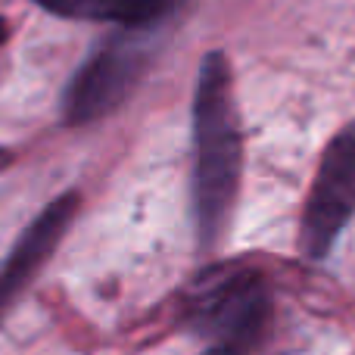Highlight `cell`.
I'll use <instances>...</instances> for the list:
<instances>
[{"instance_id": "3", "label": "cell", "mask_w": 355, "mask_h": 355, "mask_svg": "<svg viewBox=\"0 0 355 355\" xmlns=\"http://www.w3.org/2000/svg\"><path fill=\"white\" fill-rule=\"evenodd\" d=\"M355 215V122L343 125L324 147L300 225V246L321 262Z\"/></svg>"}, {"instance_id": "9", "label": "cell", "mask_w": 355, "mask_h": 355, "mask_svg": "<svg viewBox=\"0 0 355 355\" xmlns=\"http://www.w3.org/2000/svg\"><path fill=\"white\" fill-rule=\"evenodd\" d=\"M162 3H166V10H168V12H172V10H175V6H178V3H181V0H162Z\"/></svg>"}, {"instance_id": "2", "label": "cell", "mask_w": 355, "mask_h": 355, "mask_svg": "<svg viewBox=\"0 0 355 355\" xmlns=\"http://www.w3.org/2000/svg\"><path fill=\"white\" fill-rule=\"evenodd\" d=\"M275 315L271 287L262 271L221 265L193 281L184 296V324L209 346L250 355L265 340Z\"/></svg>"}, {"instance_id": "6", "label": "cell", "mask_w": 355, "mask_h": 355, "mask_svg": "<svg viewBox=\"0 0 355 355\" xmlns=\"http://www.w3.org/2000/svg\"><path fill=\"white\" fill-rule=\"evenodd\" d=\"M47 12L62 19H94V22H119L125 28H153L168 16L162 0H35Z\"/></svg>"}, {"instance_id": "8", "label": "cell", "mask_w": 355, "mask_h": 355, "mask_svg": "<svg viewBox=\"0 0 355 355\" xmlns=\"http://www.w3.org/2000/svg\"><path fill=\"white\" fill-rule=\"evenodd\" d=\"M202 355H237V352H231V349H221V346H209Z\"/></svg>"}, {"instance_id": "4", "label": "cell", "mask_w": 355, "mask_h": 355, "mask_svg": "<svg viewBox=\"0 0 355 355\" xmlns=\"http://www.w3.org/2000/svg\"><path fill=\"white\" fill-rule=\"evenodd\" d=\"M137 28H125L110 37L72 78L62 100V116L69 125H87L110 116L122 106L137 78L147 66V41L135 35Z\"/></svg>"}, {"instance_id": "7", "label": "cell", "mask_w": 355, "mask_h": 355, "mask_svg": "<svg viewBox=\"0 0 355 355\" xmlns=\"http://www.w3.org/2000/svg\"><path fill=\"white\" fill-rule=\"evenodd\" d=\"M10 162H12V153H10V150H3V147H0V172H3V168L10 166Z\"/></svg>"}, {"instance_id": "10", "label": "cell", "mask_w": 355, "mask_h": 355, "mask_svg": "<svg viewBox=\"0 0 355 355\" xmlns=\"http://www.w3.org/2000/svg\"><path fill=\"white\" fill-rule=\"evenodd\" d=\"M6 37V25H3V19H0V41Z\"/></svg>"}, {"instance_id": "5", "label": "cell", "mask_w": 355, "mask_h": 355, "mask_svg": "<svg viewBox=\"0 0 355 355\" xmlns=\"http://www.w3.org/2000/svg\"><path fill=\"white\" fill-rule=\"evenodd\" d=\"M78 206H81L78 193L69 190L60 200L50 202L22 231V237H19L16 246L10 250L6 262L0 265V318L10 312V306L25 293V287L35 281L37 271H41L44 265H47V259L56 252V246L66 237Z\"/></svg>"}, {"instance_id": "1", "label": "cell", "mask_w": 355, "mask_h": 355, "mask_svg": "<svg viewBox=\"0 0 355 355\" xmlns=\"http://www.w3.org/2000/svg\"><path fill=\"white\" fill-rule=\"evenodd\" d=\"M243 166V137L231 66L221 50L200 62L193 97V218L200 243L215 246L231 218Z\"/></svg>"}]
</instances>
